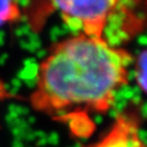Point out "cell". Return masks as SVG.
Here are the masks:
<instances>
[{"instance_id":"6da1fadb","label":"cell","mask_w":147,"mask_h":147,"mask_svg":"<svg viewBox=\"0 0 147 147\" xmlns=\"http://www.w3.org/2000/svg\"><path fill=\"white\" fill-rule=\"evenodd\" d=\"M131 61L107 38L75 34L56 44L40 62L33 107L65 121L105 113L127 83Z\"/></svg>"},{"instance_id":"7a4b0ae2","label":"cell","mask_w":147,"mask_h":147,"mask_svg":"<svg viewBox=\"0 0 147 147\" xmlns=\"http://www.w3.org/2000/svg\"><path fill=\"white\" fill-rule=\"evenodd\" d=\"M121 0H49L75 34L106 38L105 32Z\"/></svg>"},{"instance_id":"3957f363","label":"cell","mask_w":147,"mask_h":147,"mask_svg":"<svg viewBox=\"0 0 147 147\" xmlns=\"http://www.w3.org/2000/svg\"><path fill=\"white\" fill-rule=\"evenodd\" d=\"M90 147H145L140 123L130 115L119 116L110 131Z\"/></svg>"},{"instance_id":"277c9868","label":"cell","mask_w":147,"mask_h":147,"mask_svg":"<svg viewBox=\"0 0 147 147\" xmlns=\"http://www.w3.org/2000/svg\"><path fill=\"white\" fill-rule=\"evenodd\" d=\"M20 10L16 0H0V27L16 20Z\"/></svg>"},{"instance_id":"5b68a950","label":"cell","mask_w":147,"mask_h":147,"mask_svg":"<svg viewBox=\"0 0 147 147\" xmlns=\"http://www.w3.org/2000/svg\"><path fill=\"white\" fill-rule=\"evenodd\" d=\"M135 80L142 90L146 88V51L143 50L141 55L137 57L134 67Z\"/></svg>"}]
</instances>
